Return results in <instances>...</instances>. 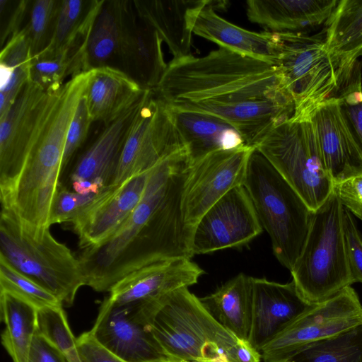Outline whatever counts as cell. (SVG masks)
I'll return each instance as SVG.
<instances>
[{
    "mask_svg": "<svg viewBox=\"0 0 362 362\" xmlns=\"http://www.w3.org/2000/svg\"><path fill=\"white\" fill-rule=\"evenodd\" d=\"M334 191L343 206L362 221V173L335 183Z\"/></svg>",
    "mask_w": 362,
    "mask_h": 362,
    "instance_id": "cell-42",
    "label": "cell"
},
{
    "mask_svg": "<svg viewBox=\"0 0 362 362\" xmlns=\"http://www.w3.org/2000/svg\"><path fill=\"white\" fill-rule=\"evenodd\" d=\"M37 333L64 354L76 347V338L70 329L62 305L37 310Z\"/></svg>",
    "mask_w": 362,
    "mask_h": 362,
    "instance_id": "cell-36",
    "label": "cell"
},
{
    "mask_svg": "<svg viewBox=\"0 0 362 362\" xmlns=\"http://www.w3.org/2000/svg\"><path fill=\"white\" fill-rule=\"evenodd\" d=\"M90 71L69 78L58 90L47 118L35 141L11 190L1 199L34 236L42 238L61 185L66 134L84 94Z\"/></svg>",
    "mask_w": 362,
    "mask_h": 362,
    "instance_id": "cell-3",
    "label": "cell"
},
{
    "mask_svg": "<svg viewBox=\"0 0 362 362\" xmlns=\"http://www.w3.org/2000/svg\"><path fill=\"white\" fill-rule=\"evenodd\" d=\"M145 90L121 69L105 66L91 69L85 95L93 122L107 126L133 107Z\"/></svg>",
    "mask_w": 362,
    "mask_h": 362,
    "instance_id": "cell-24",
    "label": "cell"
},
{
    "mask_svg": "<svg viewBox=\"0 0 362 362\" xmlns=\"http://www.w3.org/2000/svg\"><path fill=\"white\" fill-rule=\"evenodd\" d=\"M1 343L13 362H28L37 332V309L11 293L0 291Z\"/></svg>",
    "mask_w": 362,
    "mask_h": 362,
    "instance_id": "cell-30",
    "label": "cell"
},
{
    "mask_svg": "<svg viewBox=\"0 0 362 362\" xmlns=\"http://www.w3.org/2000/svg\"><path fill=\"white\" fill-rule=\"evenodd\" d=\"M324 33H277L276 66L295 105L290 121L309 120L315 109L339 88L340 68L327 49Z\"/></svg>",
    "mask_w": 362,
    "mask_h": 362,
    "instance_id": "cell-8",
    "label": "cell"
},
{
    "mask_svg": "<svg viewBox=\"0 0 362 362\" xmlns=\"http://www.w3.org/2000/svg\"><path fill=\"white\" fill-rule=\"evenodd\" d=\"M308 305L293 281L281 284L252 277V320L247 340L258 351Z\"/></svg>",
    "mask_w": 362,
    "mask_h": 362,
    "instance_id": "cell-20",
    "label": "cell"
},
{
    "mask_svg": "<svg viewBox=\"0 0 362 362\" xmlns=\"http://www.w3.org/2000/svg\"><path fill=\"white\" fill-rule=\"evenodd\" d=\"M228 362H260L261 354L247 339H239L226 354Z\"/></svg>",
    "mask_w": 362,
    "mask_h": 362,
    "instance_id": "cell-45",
    "label": "cell"
},
{
    "mask_svg": "<svg viewBox=\"0 0 362 362\" xmlns=\"http://www.w3.org/2000/svg\"><path fill=\"white\" fill-rule=\"evenodd\" d=\"M343 229L350 270L354 281L362 283V237L352 214L344 207Z\"/></svg>",
    "mask_w": 362,
    "mask_h": 362,
    "instance_id": "cell-40",
    "label": "cell"
},
{
    "mask_svg": "<svg viewBox=\"0 0 362 362\" xmlns=\"http://www.w3.org/2000/svg\"><path fill=\"white\" fill-rule=\"evenodd\" d=\"M362 153V62L358 59L336 95Z\"/></svg>",
    "mask_w": 362,
    "mask_h": 362,
    "instance_id": "cell-34",
    "label": "cell"
},
{
    "mask_svg": "<svg viewBox=\"0 0 362 362\" xmlns=\"http://www.w3.org/2000/svg\"><path fill=\"white\" fill-rule=\"evenodd\" d=\"M191 163L182 152L163 159L150 171L144 195L117 231L79 257L86 286L110 291L147 265L192 257L182 213V196Z\"/></svg>",
    "mask_w": 362,
    "mask_h": 362,
    "instance_id": "cell-2",
    "label": "cell"
},
{
    "mask_svg": "<svg viewBox=\"0 0 362 362\" xmlns=\"http://www.w3.org/2000/svg\"><path fill=\"white\" fill-rule=\"evenodd\" d=\"M204 270L190 258H177L144 267L117 282L107 300L132 308L181 288L197 283Z\"/></svg>",
    "mask_w": 362,
    "mask_h": 362,
    "instance_id": "cell-18",
    "label": "cell"
},
{
    "mask_svg": "<svg viewBox=\"0 0 362 362\" xmlns=\"http://www.w3.org/2000/svg\"><path fill=\"white\" fill-rule=\"evenodd\" d=\"M143 96L119 118L105 126L97 139L78 156L67 175L69 182L86 180L100 189L112 185L129 127Z\"/></svg>",
    "mask_w": 362,
    "mask_h": 362,
    "instance_id": "cell-21",
    "label": "cell"
},
{
    "mask_svg": "<svg viewBox=\"0 0 362 362\" xmlns=\"http://www.w3.org/2000/svg\"><path fill=\"white\" fill-rule=\"evenodd\" d=\"M338 0H249L250 21L272 33H309L326 24Z\"/></svg>",
    "mask_w": 362,
    "mask_h": 362,
    "instance_id": "cell-22",
    "label": "cell"
},
{
    "mask_svg": "<svg viewBox=\"0 0 362 362\" xmlns=\"http://www.w3.org/2000/svg\"><path fill=\"white\" fill-rule=\"evenodd\" d=\"M324 33L327 49L340 68L341 84L362 56V0L339 1Z\"/></svg>",
    "mask_w": 362,
    "mask_h": 362,
    "instance_id": "cell-28",
    "label": "cell"
},
{
    "mask_svg": "<svg viewBox=\"0 0 362 362\" xmlns=\"http://www.w3.org/2000/svg\"><path fill=\"white\" fill-rule=\"evenodd\" d=\"M0 291L20 297L37 310L46 307L63 306L51 292L16 271L1 257Z\"/></svg>",
    "mask_w": 362,
    "mask_h": 362,
    "instance_id": "cell-33",
    "label": "cell"
},
{
    "mask_svg": "<svg viewBox=\"0 0 362 362\" xmlns=\"http://www.w3.org/2000/svg\"><path fill=\"white\" fill-rule=\"evenodd\" d=\"M263 229L243 187H234L201 217L191 238V252L209 254L247 244Z\"/></svg>",
    "mask_w": 362,
    "mask_h": 362,
    "instance_id": "cell-14",
    "label": "cell"
},
{
    "mask_svg": "<svg viewBox=\"0 0 362 362\" xmlns=\"http://www.w3.org/2000/svg\"><path fill=\"white\" fill-rule=\"evenodd\" d=\"M64 355L69 362H81L76 350V347L66 351Z\"/></svg>",
    "mask_w": 362,
    "mask_h": 362,
    "instance_id": "cell-46",
    "label": "cell"
},
{
    "mask_svg": "<svg viewBox=\"0 0 362 362\" xmlns=\"http://www.w3.org/2000/svg\"><path fill=\"white\" fill-rule=\"evenodd\" d=\"M0 257L16 271L71 306L86 279L78 258L64 244L45 231L35 238L21 224L14 212L1 207Z\"/></svg>",
    "mask_w": 362,
    "mask_h": 362,
    "instance_id": "cell-7",
    "label": "cell"
},
{
    "mask_svg": "<svg viewBox=\"0 0 362 362\" xmlns=\"http://www.w3.org/2000/svg\"><path fill=\"white\" fill-rule=\"evenodd\" d=\"M362 325V305L347 286L321 303L308 305L260 349L264 362H288L305 347Z\"/></svg>",
    "mask_w": 362,
    "mask_h": 362,
    "instance_id": "cell-10",
    "label": "cell"
},
{
    "mask_svg": "<svg viewBox=\"0 0 362 362\" xmlns=\"http://www.w3.org/2000/svg\"><path fill=\"white\" fill-rule=\"evenodd\" d=\"M148 325L136 321L125 308L115 305L105 298L90 331L124 362H180L164 351Z\"/></svg>",
    "mask_w": 362,
    "mask_h": 362,
    "instance_id": "cell-16",
    "label": "cell"
},
{
    "mask_svg": "<svg viewBox=\"0 0 362 362\" xmlns=\"http://www.w3.org/2000/svg\"><path fill=\"white\" fill-rule=\"evenodd\" d=\"M112 187L110 185L99 193L81 194L60 185L52 206L49 226L64 222L71 223Z\"/></svg>",
    "mask_w": 362,
    "mask_h": 362,
    "instance_id": "cell-37",
    "label": "cell"
},
{
    "mask_svg": "<svg viewBox=\"0 0 362 362\" xmlns=\"http://www.w3.org/2000/svg\"><path fill=\"white\" fill-rule=\"evenodd\" d=\"M90 4L91 1H61L52 37L45 49L54 50L62 47L82 25L88 13Z\"/></svg>",
    "mask_w": 362,
    "mask_h": 362,
    "instance_id": "cell-38",
    "label": "cell"
},
{
    "mask_svg": "<svg viewBox=\"0 0 362 362\" xmlns=\"http://www.w3.org/2000/svg\"><path fill=\"white\" fill-rule=\"evenodd\" d=\"M29 3L26 0L19 1L11 11L4 28L1 31V48L21 30L20 26L26 15Z\"/></svg>",
    "mask_w": 362,
    "mask_h": 362,
    "instance_id": "cell-44",
    "label": "cell"
},
{
    "mask_svg": "<svg viewBox=\"0 0 362 362\" xmlns=\"http://www.w3.org/2000/svg\"><path fill=\"white\" fill-rule=\"evenodd\" d=\"M168 107L176 131L191 161L212 151L245 145L239 132L231 124L218 117L199 112Z\"/></svg>",
    "mask_w": 362,
    "mask_h": 362,
    "instance_id": "cell-25",
    "label": "cell"
},
{
    "mask_svg": "<svg viewBox=\"0 0 362 362\" xmlns=\"http://www.w3.org/2000/svg\"><path fill=\"white\" fill-rule=\"evenodd\" d=\"M152 90L170 107L227 122L254 148L295 111L276 65L221 47L173 59Z\"/></svg>",
    "mask_w": 362,
    "mask_h": 362,
    "instance_id": "cell-1",
    "label": "cell"
},
{
    "mask_svg": "<svg viewBox=\"0 0 362 362\" xmlns=\"http://www.w3.org/2000/svg\"><path fill=\"white\" fill-rule=\"evenodd\" d=\"M151 170L113 185L71 222L81 250L100 245L122 226L140 202Z\"/></svg>",
    "mask_w": 362,
    "mask_h": 362,
    "instance_id": "cell-17",
    "label": "cell"
},
{
    "mask_svg": "<svg viewBox=\"0 0 362 362\" xmlns=\"http://www.w3.org/2000/svg\"><path fill=\"white\" fill-rule=\"evenodd\" d=\"M288 362H362V325L305 347Z\"/></svg>",
    "mask_w": 362,
    "mask_h": 362,
    "instance_id": "cell-32",
    "label": "cell"
},
{
    "mask_svg": "<svg viewBox=\"0 0 362 362\" xmlns=\"http://www.w3.org/2000/svg\"><path fill=\"white\" fill-rule=\"evenodd\" d=\"M343 211L333 190L313 211L303 247L291 269L292 281L307 305L325 301L354 283L346 252Z\"/></svg>",
    "mask_w": 362,
    "mask_h": 362,
    "instance_id": "cell-5",
    "label": "cell"
},
{
    "mask_svg": "<svg viewBox=\"0 0 362 362\" xmlns=\"http://www.w3.org/2000/svg\"><path fill=\"white\" fill-rule=\"evenodd\" d=\"M149 329L164 351L180 362H228L238 338L188 288L160 298Z\"/></svg>",
    "mask_w": 362,
    "mask_h": 362,
    "instance_id": "cell-6",
    "label": "cell"
},
{
    "mask_svg": "<svg viewBox=\"0 0 362 362\" xmlns=\"http://www.w3.org/2000/svg\"><path fill=\"white\" fill-rule=\"evenodd\" d=\"M309 120L320 158L334 184L362 173V153L339 98L332 96L322 102Z\"/></svg>",
    "mask_w": 362,
    "mask_h": 362,
    "instance_id": "cell-15",
    "label": "cell"
},
{
    "mask_svg": "<svg viewBox=\"0 0 362 362\" xmlns=\"http://www.w3.org/2000/svg\"><path fill=\"white\" fill-rule=\"evenodd\" d=\"M255 148L313 211L332 193L334 184L320 158L310 120H288L277 125Z\"/></svg>",
    "mask_w": 362,
    "mask_h": 362,
    "instance_id": "cell-9",
    "label": "cell"
},
{
    "mask_svg": "<svg viewBox=\"0 0 362 362\" xmlns=\"http://www.w3.org/2000/svg\"><path fill=\"white\" fill-rule=\"evenodd\" d=\"M243 185L270 237L274 255L291 271L303 247L313 211L255 148Z\"/></svg>",
    "mask_w": 362,
    "mask_h": 362,
    "instance_id": "cell-4",
    "label": "cell"
},
{
    "mask_svg": "<svg viewBox=\"0 0 362 362\" xmlns=\"http://www.w3.org/2000/svg\"><path fill=\"white\" fill-rule=\"evenodd\" d=\"M163 42L158 33L136 15L134 8L119 61L122 71L145 90H153L167 69Z\"/></svg>",
    "mask_w": 362,
    "mask_h": 362,
    "instance_id": "cell-23",
    "label": "cell"
},
{
    "mask_svg": "<svg viewBox=\"0 0 362 362\" xmlns=\"http://www.w3.org/2000/svg\"><path fill=\"white\" fill-rule=\"evenodd\" d=\"M200 300L224 327L238 339L247 340L252 320V277L240 273Z\"/></svg>",
    "mask_w": 362,
    "mask_h": 362,
    "instance_id": "cell-29",
    "label": "cell"
},
{
    "mask_svg": "<svg viewBox=\"0 0 362 362\" xmlns=\"http://www.w3.org/2000/svg\"><path fill=\"white\" fill-rule=\"evenodd\" d=\"M225 4L204 0L194 8L189 17L193 34L218 47L276 65L279 53L277 33H256L225 20L215 11L223 8Z\"/></svg>",
    "mask_w": 362,
    "mask_h": 362,
    "instance_id": "cell-19",
    "label": "cell"
},
{
    "mask_svg": "<svg viewBox=\"0 0 362 362\" xmlns=\"http://www.w3.org/2000/svg\"><path fill=\"white\" fill-rule=\"evenodd\" d=\"M254 148L245 145L217 150L192 161L182 196L184 222L190 240L206 211L232 189L243 185Z\"/></svg>",
    "mask_w": 362,
    "mask_h": 362,
    "instance_id": "cell-13",
    "label": "cell"
},
{
    "mask_svg": "<svg viewBox=\"0 0 362 362\" xmlns=\"http://www.w3.org/2000/svg\"><path fill=\"white\" fill-rule=\"evenodd\" d=\"M202 0L133 1L136 15L150 25L165 42L173 59L191 54L189 16Z\"/></svg>",
    "mask_w": 362,
    "mask_h": 362,
    "instance_id": "cell-26",
    "label": "cell"
},
{
    "mask_svg": "<svg viewBox=\"0 0 362 362\" xmlns=\"http://www.w3.org/2000/svg\"><path fill=\"white\" fill-rule=\"evenodd\" d=\"M61 4L57 0H37L33 3L30 18L25 27L31 57L42 52L49 44Z\"/></svg>",
    "mask_w": 362,
    "mask_h": 362,
    "instance_id": "cell-35",
    "label": "cell"
},
{
    "mask_svg": "<svg viewBox=\"0 0 362 362\" xmlns=\"http://www.w3.org/2000/svg\"><path fill=\"white\" fill-rule=\"evenodd\" d=\"M75 57L63 47L54 50H43L33 57L30 63V78L47 93L58 91L64 79L83 73Z\"/></svg>",
    "mask_w": 362,
    "mask_h": 362,
    "instance_id": "cell-31",
    "label": "cell"
},
{
    "mask_svg": "<svg viewBox=\"0 0 362 362\" xmlns=\"http://www.w3.org/2000/svg\"><path fill=\"white\" fill-rule=\"evenodd\" d=\"M28 362H69L66 356L37 333L30 350Z\"/></svg>",
    "mask_w": 362,
    "mask_h": 362,
    "instance_id": "cell-43",
    "label": "cell"
},
{
    "mask_svg": "<svg viewBox=\"0 0 362 362\" xmlns=\"http://www.w3.org/2000/svg\"><path fill=\"white\" fill-rule=\"evenodd\" d=\"M184 148L168 106L152 90H146L129 127L111 185H119L151 170Z\"/></svg>",
    "mask_w": 362,
    "mask_h": 362,
    "instance_id": "cell-11",
    "label": "cell"
},
{
    "mask_svg": "<svg viewBox=\"0 0 362 362\" xmlns=\"http://www.w3.org/2000/svg\"><path fill=\"white\" fill-rule=\"evenodd\" d=\"M76 347L81 362H124L103 345L90 330L76 338Z\"/></svg>",
    "mask_w": 362,
    "mask_h": 362,
    "instance_id": "cell-41",
    "label": "cell"
},
{
    "mask_svg": "<svg viewBox=\"0 0 362 362\" xmlns=\"http://www.w3.org/2000/svg\"><path fill=\"white\" fill-rule=\"evenodd\" d=\"M93 120L89 114L87 100L84 93L79 100L67 132L62 163L61 180L67 177L73 165L75 156L83 145L88 136L89 128Z\"/></svg>",
    "mask_w": 362,
    "mask_h": 362,
    "instance_id": "cell-39",
    "label": "cell"
},
{
    "mask_svg": "<svg viewBox=\"0 0 362 362\" xmlns=\"http://www.w3.org/2000/svg\"><path fill=\"white\" fill-rule=\"evenodd\" d=\"M29 81L5 115L0 117V199L11 190L54 102Z\"/></svg>",
    "mask_w": 362,
    "mask_h": 362,
    "instance_id": "cell-12",
    "label": "cell"
},
{
    "mask_svg": "<svg viewBox=\"0 0 362 362\" xmlns=\"http://www.w3.org/2000/svg\"><path fill=\"white\" fill-rule=\"evenodd\" d=\"M133 11L132 1H103L88 41V71L119 60Z\"/></svg>",
    "mask_w": 362,
    "mask_h": 362,
    "instance_id": "cell-27",
    "label": "cell"
}]
</instances>
